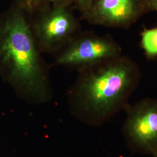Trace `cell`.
<instances>
[{
  "instance_id": "obj_1",
  "label": "cell",
  "mask_w": 157,
  "mask_h": 157,
  "mask_svg": "<svg viewBox=\"0 0 157 157\" xmlns=\"http://www.w3.org/2000/svg\"><path fill=\"white\" fill-rule=\"evenodd\" d=\"M34 39L27 13L12 2L0 12V78L32 104L51 100L49 68Z\"/></svg>"
},
{
  "instance_id": "obj_2",
  "label": "cell",
  "mask_w": 157,
  "mask_h": 157,
  "mask_svg": "<svg viewBox=\"0 0 157 157\" xmlns=\"http://www.w3.org/2000/svg\"><path fill=\"white\" fill-rule=\"evenodd\" d=\"M78 72L68 93L69 106L75 117L91 126H101L124 109L142 76L139 64L123 55Z\"/></svg>"
},
{
  "instance_id": "obj_3",
  "label": "cell",
  "mask_w": 157,
  "mask_h": 157,
  "mask_svg": "<svg viewBox=\"0 0 157 157\" xmlns=\"http://www.w3.org/2000/svg\"><path fill=\"white\" fill-rule=\"evenodd\" d=\"M72 10L51 4L29 17L34 39L42 54H57L80 32L79 20Z\"/></svg>"
},
{
  "instance_id": "obj_4",
  "label": "cell",
  "mask_w": 157,
  "mask_h": 157,
  "mask_svg": "<svg viewBox=\"0 0 157 157\" xmlns=\"http://www.w3.org/2000/svg\"><path fill=\"white\" fill-rule=\"evenodd\" d=\"M121 46L110 34L80 31L56 54L52 65L76 71L122 55Z\"/></svg>"
},
{
  "instance_id": "obj_5",
  "label": "cell",
  "mask_w": 157,
  "mask_h": 157,
  "mask_svg": "<svg viewBox=\"0 0 157 157\" xmlns=\"http://www.w3.org/2000/svg\"><path fill=\"white\" fill-rule=\"evenodd\" d=\"M124 110L123 132L130 149L152 155L157 149V98L128 103Z\"/></svg>"
},
{
  "instance_id": "obj_6",
  "label": "cell",
  "mask_w": 157,
  "mask_h": 157,
  "mask_svg": "<svg viewBox=\"0 0 157 157\" xmlns=\"http://www.w3.org/2000/svg\"><path fill=\"white\" fill-rule=\"evenodd\" d=\"M145 13L144 0H94L80 13V19L95 26L126 29Z\"/></svg>"
},
{
  "instance_id": "obj_7",
  "label": "cell",
  "mask_w": 157,
  "mask_h": 157,
  "mask_svg": "<svg viewBox=\"0 0 157 157\" xmlns=\"http://www.w3.org/2000/svg\"><path fill=\"white\" fill-rule=\"evenodd\" d=\"M140 46L149 59L157 58V27L144 28L140 33Z\"/></svg>"
},
{
  "instance_id": "obj_8",
  "label": "cell",
  "mask_w": 157,
  "mask_h": 157,
  "mask_svg": "<svg viewBox=\"0 0 157 157\" xmlns=\"http://www.w3.org/2000/svg\"><path fill=\"white\" fill-rule=\"evenodd\" d=\"M12 2L29 17L51 5V0H13Z\"/></svg>"
},
{
  "instance_id": "obj_9",
  "label": "cell",
  "mask_w": 157,
  "mask_h": 157,
  "mask_svg": "<svg viewBox=\"0 0 157 157\" xmlns=\"http://www.w3.org/2000/svg\"><path fill=\"white\" fill-rule=\"evenodd\" d=\"M94 1V0H51V4L75 9L82 13L86 11Z\"/></svg>"
},
{
  "instance_id": "obj_10",
  "label": "cell",
  "mask_w": 157,
  "mask_h": 157,
  "mask_svg": "<svg viewBox=\"0 0 157 157\" xmlns=\"http://www.w3.org/2000/svg\"><path fill=\"white\" fill-rule=\"evenodd\" d=\"M146 13L157 11V0H144Z\"/></svg>"
},
{
  "instance_id": "obj_11",
  "label": "cell",
  "mask_w": 157,
  "mask_h": 157,
  "mask_svg": "<svg viewBox=\"0 0 157 157\" xmlns=\"http://www.w3.org/2000/svg\"><path fill=\"white\" fill-rule=\"evenodd\" d=\"M152 155L153 157H157V149L152 154Z\"/></svg>"
}]
</instances>
